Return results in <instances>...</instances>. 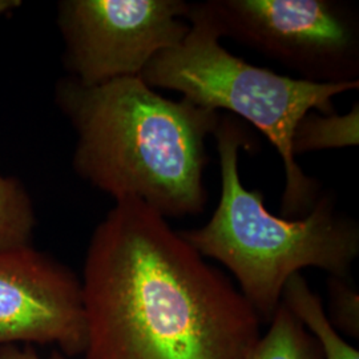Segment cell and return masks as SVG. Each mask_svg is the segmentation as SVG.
I'll use <instances>...</instances> for the list:
<instances>
[{
    "label": "cell",
    "mask_w": 359,
    "mask_h": 359,
    "mask_svg": "<svg viewBox=\"0 0 359 359\" xmlns=\"http://www.w3.org/2000/svg\"><path fill=\"white\" fill-rule=\"evenodd\" d=\"M35 228L36 215L26 188L0 173V250L32 245Z\"/></svg>",
    "instance_id": "8fae6325"
},
{
    "label": "cell",
    "mask_w": 359,
    "mask_h": 359,
    "mask_svg": "<svg viewBox=\"0 0 359 359\" xmlns=\"http://www.w3.org/2000/svg\"><path fill=\"white\" fill-rule=\"evenodd\" d=\"M55 345L84 353L86 321L76 274L32 245L0 250V345Z\"/></svg>",
    "instance_id": "52a82bcc"
},
{
    "label": "cell",
    "mask_w": 359,
    "mask_h": 359,
    "mask_svg": "<svg viewBox=\"0 0 359 359\" xmlns=\"http://www.w3.org/2000/svg\"><path fill=\"white\" fill-rule=\"evenodd\" d=\"M269 322L248 359H323L317 338L283 302Z\"/></svg>",
    "instance_id": "30bf717a"
},
{
    "label": "cell",
    "mask_w": 359,
    "mask_h": 359,
    "mask_svg": "<svg viewBox=\"0 0 359 359\" xmlns=\"http://www.w3.org/2000/svg\"><path fill=\"white\" fill-rule=\"evenodd\" d=\"M185 0H63L57 26L65 69L83 86L140 76L160 52L187 36Z\"/></svg>",
    "instance_id": "8992f818"
},
{
    "label": "cell",
    "mask_w": 359,
    "mask_h": 359,
    "mask_svg": "<svg viewBox=\"0 0 359 359\" xmlns=\"http://www.w3.org/2000/svg\"><path fill=\"white\" fill-rule=\"evenodd\" d=\"M80 283L84 359H248L261 337L231 280L140 200L96 226Z\"/></svg>",
    "instance_id": "6da1fadb"
},
{
    "label": "cell",
    "mask_w": 359,
    "mask_h": 359,
    "mask_svg": "<svg viewBox=\"0 0 359 359\" xmlns=\"http://www.w3.org/2000/svg\"><path fill=\"white\" fill-rule=\"evenodd\" d=\"M20 4L22 3L19 0H0V16L13 11V8H18Z\"/></svg>",
    "instance_id": "5bb4252c"
},
{
    "label": "cell",
    "mask_w": 359,
    "mask_h": 359,
    "mask_svg": "<svg viewBox=\"0 0 359 359\" xmlns=\"http://www.w3.org/2000/svg\"><path fill=\"white\" fill-rule=\"evenodd\" d=\"M281 302L317 338L323 359H359L358 350L344 339L332 325L321 298L310 289L301 273L289 278L283 287Z\"/></svg>",
    "instance_id": "ba28073f"
},
{
    "label": "cell",
    "mask_w": 359,
    "mask_h": 359,
    "mask_svg": "<svg viewBox=\"0 0 359 359\" xmlns=\"http://www.w3.org/2000/svg\"><path fill=\"white\" fill-rule=\"evenodd\" d=\"M221 193L204 226L180 231L201 256L231 271L240 293L261 321L281 305L289 278L305 268L348 278L359 255V226L338 212L333 193L321 194L308 215L276 216L258 189H246L240 176V149H250V133L234 116L222 115L215 132Z\"/></svg>",
    "instance_id": "3957f363"
},
{
    "label": "cell",
    "mask_w": 359,
    "mask_h": 359,
    "mask_svg": "<svg viewBox=\"0 0 359 359\" xmlns=\"http://www.w3.org/2000/svg\"><path fill=\"white\" fill-rule=\"evenodd\" d=\"M0 359H41L31 345L19 347L16 344L0 345ZM48 359H68L63 353L53 351Z\"/></svg>",
    "instance_id": "4fadbf2b"
},
{
    "label": "cell",
    "mask_w": 359,
    "mask_h": 359,
    "mask_svg": "<svg viewBox=\"0 0 359 359\" xmlns=\"http://www.w3.org/2000/svg\"><path fill=\"white\" fill-rule=\"evenodd\" d=\"M330 313L327 318L334 327L345 330L350 335L358 337L359 295L348 278L330 277L329 283Z\"/></svg>",
    "instance_id": "7c38bea8"
},
{
    "label": "cell",
    "mask_w": 359,
    "mask_h": 359,
    "mask_svg": "<svg viewBox=\"0 0 359 359\" xmlns=\"http://www.w3.org/2000/svg\"><path fill=\"white\" fill-rule=\"evenodd\" d=\"M359 144V104L345 114L338 112L322 115L320 112H309L298 123L292 149L295 157L298 154L353 148Z\"/></svg>",
    "instance_id": "9c48e42d"
},
{
    "label": "cell",
    "mask_w": 359,
    "mask_h": 359,
    "mask_svg": "<svg viewBox=\"0 0 359 359\" xmlns=\"http://www.w3.org/2000/svg\"><path fill=\"white\" fill-rule=\"evenodd\" d=\"M229 38L311 83L359 81V18L338 0H208Z\"/></svg>",
    "instance_id": "5b68a950"
},
{
    "label": "cell",
    "mask_w": 359,
    "mask_h": 359,
    "mask_svg": "<svg viewBox=\"0 0 359 359\" xmlns=\"http://www.w3.org/2000/svg\"><path fill=\"white\" fill-rule=\"evenodd\" d=\"M187 22V36L154 56L140 77L154 90H176L191 103L231 112L261 130L283 160V217H304L321 196V187L298 164L293 133L309 112L335 114L334 97L358 90L359 81L311 83L248 63L221 44L205 3H192Z\"/></svg>",
    "instance_id": "277c9868"
},
{
    "label": "cell",
    "mask_w": 359,
    "mask_h": 359,
    "mask_svg": "<svg viewBox=\"0 0 359 359\" xmlns=\"http://www.w3.org/2000/svg\"><path fill=\"white\" fill-rule=\"evenodd\" d=\"M55 102L76 132L79 177L115 201L140 200L165 218L204 210L206 140L222 114L168 99L140 76L99 86L65 77Z\"/></svg>",
    "instance_id": "7a4b0ae2"
}]
</instances>
